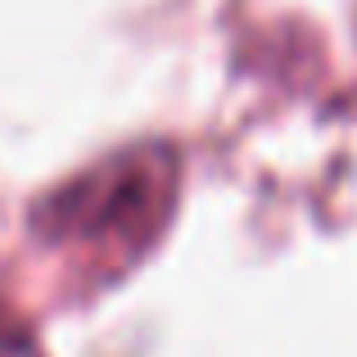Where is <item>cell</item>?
I'll use <instances>...</instances> for the list:
<instances>
[{"label":"cell","instance_id":"cell-1","mask_svg":"<svg viewBox=\"0 0 357 357\" xmlns=\"http://www.w3.org/2000/svg\"><path fill=\"white\" fill-rule=\"evenodd\" d=\"M176 204V154L167 145H140L36 204V231L50 244H82L136 262L163 231Z\"/></svg>","mask_w":357,"mask_h":357},{"label":"cell","instance_id":"cell-2","mask_svg":"<svg viewBox=\"0 0 357 357\" xmlns=\"http://www.w3.org/2000/svg\"><path fill=\"white\" fill-rule=\"evenodd\" d=\"M0 357H41V353L32 349V340H27L18 326L0 321Z\"/></svg>","mask_w":357,"mask_h":357}]
</instances>
